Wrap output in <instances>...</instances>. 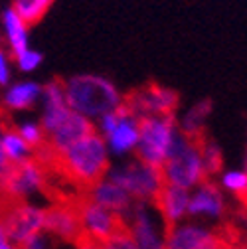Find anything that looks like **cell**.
I'll return each instance as SVG.
<instances>
[{
	"mask_svg": "<svg viewBox=\"0 0 247 249\" xmlns=\"http://www.w3.org/2000/svg\"><path fill=\"white\" fill-rule=\"evenodd\" d=\"M245 170H247V150H245V166H243Z\"/></svg>",
	"mask_w": 247,
	"mask_h": 249,
	"instance_id": "obj_36",
	"label": "cell"
},
{
	"mask_svg": "<svg viewBox=\"0 0 247 249\" xmlns=\"http://www.w3.org/2000/svg\"><path fill=\"white\" fill-rule=\"evenodd\" d=\"M6 127H4V124H2V121H0V135H2V131H4Z\"/></svg>",
	"mask_w": 247,
	"mask_h": 249,
	"instance_id": "obj_35",
	"label": "cell"
},
{
	"mask_svg": "<svg viewBox=\"0 0 247 249\" xmlns=\"http://www.w3.org/2000/svg\"><path fill=\"white\" fill-rule=\"evenodd\" d=\"M178 137L180 129L174 115L141 117V133L135 157L146 164L160 168L172 152Z\"/></svg>",
	"mask_w": 247,
	"mask_h": 249,
	"instance_id": "obj_3",
	"label": "cell"
},
{
	"mask_svg": "<svg viewBox=\"0 0 247 249\" xmlns=\"http://www.w3.org/2000/svg\"><path fill=\"white\" fill-rule=\"evenodd\" d=\"M228 212L226 194L215 182L204 180L194 190H190V204H188V217L190 220H204V222H220Z\"/></svg>",
	"mask_w": 247,
	"mask_h": 249,
	"instance_id": "obj_11",
	"label": "cell"
},
{
	"mask_svg": "<svg viewBox=\"0 0 247 249\" xmlns=\"http://www.w3.org/2000/svg\"><path fill=\"white\" fill-rule=\"evenodd\" d=\"M53 245V237L48 235L46 231H40V233H34L32 237H28L20 249H52Z\"/></svg>",
	"mask_w": 247,
	"mask_h": 249,
	"instance_id": "obj_30",
	"label": "cell"
},
{
	"mask_svg": "<svg viewBox=\"0 0 247 249\" xmlns=\"http://www.w3.org/2000/svg\"><path fill=\"white\" fill-rule=\"evenodd\" d=\"M0 148L6 154V159L10 164H20L28 159L34 157V150L30 146L16 129H4L2 135H0Z\"/></svg>",
	"mask_w": 247,
	"mask_h": 249,
	"instance_id": "obj_22",
	"label": "cell"
},
{
	"mask_svg": "<svg viewBox=\"0 0 247 249\" xmlns=\"http://www.w3.org/2000/svg\"><path fill=\"white\" fill-rule=\"evenodd\" d=\"M123 226L131 233L137 249H166V224L150 202H135Z\"/></svg>",
	"mask_w": 247,
	"mask_h": 249,
	"instance_id": "obj_8",
	"label": "cell"
},
{
	"mask_svg": "<svg viewBox=\"0 0 247 249\" xmlns=\"http://www.w3.org/2000/svg\"><path fill=\"white\" fill-rule=\"evenodd\" d=\"M75 249H103V243H97V241H91L87 237H81L73 243Z\"/></svg>",
	"mask_w": 247,
	"mask_h": 249,
	"instance_id": "obj_31",
	"label": "cell"
},
{
	"mask_svg": "<svg viewBox=\"0 0 247 249\" xmlns=\"http://www.w3.org/2000/svg\"><path fill=\"white\" fill-rule=\"evenodd\" d=\"M16 131H18V135L32 146V150L36 152L38 148H42V146H46V131H44V127H42V123H40V119H24V121H20L16 127H14Z\"/></svg>",
	"mask_w": 247,
	"mask_h": 249,
	"instance_id": "obj_26",
	"label": "cell"
},
{
	"mask_svg": "<svg viewBox=\"0 0 247 249\" xmlns=\"http://www.w3.org/2000/svg\"><path fill=\"white\" fill-rule=\"evenodd\" d=\"M243 247H245V249H247V243H245V245H243Z\"/></svg>",
	"mask_w": 247,
	"mask_h": 249,
	"instance_id": "obj_39",
	"label": "cell"
},
{
	"mask_svg": "<svg viewBox=\"0 0 247 249\" xmlns=\"http://www.w3.org/2000/svg\"><path fill=\"white\" fill-rule=\"evenodd\" d=\"M48 186L46 166L38 159H28L20 164H12L10 170L0 180L2 202H28L42 194Z\"/></svg>",
	"mask_w": 247,
	"mask_h": 249,
	"instance_id": "obj_7",
	"label": "cell"
},
{
	"mask_svg": "<svg viewBox=\"0 0 247 249\" xmlns=\"http://www.w3.org/2000/svg\"><path fill=\"white\" fill-rule=\"evenodd\" d=\"M55 164L79 188H89L111 168V154L99 133H89L66 152L55 157Z\"/></svg>",
	"mask_w": 247,
	"mask_h": 249,
	"instance_id": "obj_2",
	"label": "cell"
},
{
	"mask_svg": "<svg viewBox=\"0 0 247 249\" xmlns=\"http://www.w3.org/2000/svg\"><path fill=\"white\" fill-rule=\"evenodd\" d=\"M55 0H12V6L16 10L18 16H22V20H26L30 26L40 22L48 10L52 8V4Z\"/></svg>",
	"mask_w": 247,
	"mask_h": 249,
	"instance_id": "obj_23",
	"label": "cell"
},
{
	"mask_svg": "<svg viewBox=\"0 0 247 249\" xmlns=\"http://www.w3.org/2000/svg\"><path fill=\"white\" fill-rule=\"evenodd\" d=\"M64 91L70 109L93 123L125 103L121 89L109 77L99 73L71 75L64 81Z\"/></svg>",
	"mask_w": 247,
	"mask_h": 249,
	"instance_id": "obj_1",
	"label": "cell"
},
{
	"mask_svg": "<svg viewBox=\"0 0 247 249\" xmlns=\"http://www.w3.org/2000/svg\"><path fill=\"white\" fill-rule=\"evenodd\" d=\"M103 249H137L131 233L127 231V228L123 226L117 233H113L105 243H103Z\"/></svg>",
	"mask_w": 247,
	"mask_h": 249,
	"instance_id": "obj_28",
	"label": "cell"
},
{
	"mask_svg": "<svg viewBox=\"0 0 247 249\" xmlns=\"http://www.w3.org/2000/svg\"><path fill=\"white\" fill-rule=\"evenodd\" d=\"M139 117H152V115H174L180 105V97L174 89L162 85H148L139 89L137 93L125 101Z\"/></svg>",
	"mask_w": 247,
	"mask_h": 249,
	"instance_id": "obj_12",
	"label": "cell"
},
{
	"mask_svg": "<svg viewBox=\"0 0 247 249\" xmlns=\"http://www.w3.org/2000/svg\"><path fill=\"white\" fill-rule=\"evenodd\" d=\"M0 206H2V190H0Z\"/></svg>",
	"mask_w": 247,
	"mask_h": 249,
	"instance_id": "obj_37",
	"label": "cell"
},
{
	"mask_svg": "<svg viewBox=\"0 0 247 249\" xmlns=\"http://www.w3.org/2000/svg\"><path fill=\"white\" fill-rule=\"evenodd\" d=\"M2 239H6V233H4V228H2V224H0V241Z\"/></svg>",
	"mask_w": 247,
	"mask_h": 249,
	"instance_id": "obj_34",
	"label": "cell"
},
{
	"mask_svg": "<svg viewBox=\"0 0 247 249\" xmlns=\"http://www.w3.org/2000/svg\"><path fill=\"white\" fill-rule=\"evenodd\" d=\"M164 184L178 186L184 190H194L198 184L208 180L202 152H200V139H190L180 133L172 152L160 166Z\"/></svg>",
	"mask_w": 247,
	"mask_h": 249,
	"instance_id": "obj_4",
	"label": "cell"
},
{
	"mask_svg": "<svg viewBox=\"0 0 247 249\" xmlns=\"http://www.w3.org/2000/svg\"><path fill=\"white\" fill-rule=\"evenodd\" d=\"M42 87L44 85H40L32 79H22V81L8 83L4 87V93H2V105L12 113L34 109L40 103Z\"/></svg>",
	"mask_w": 247,
	"mask_h": 249,
	"instance_id": "obj_19",
	"label": "cell"
},
{
	"mask_svg": "<svg viewBox=\"0 0 247 249\" xmlns=\"http://www.w3.org/2000/svg\"><path fill=\"white\" fill-rule=\"evenodd\" d=\"M218 186L224 190V194H231V196L243 198L245 192H247V170L245 168L222 170Z\"/></svg>",
	"mask_w": 247,
	"mask_h": 249,
	"instance_id": "obj_25",
	"label": "cell"
},
{
	"mask_svg": "<svg viewBox=\"0 0 247 249\" xmlns=\"http://www.w3.org/2000/svg\"><path fill=\"white\" fill-rule=\"evenodd\" d=\"M85 196L89 200H93L95 204L111 210L113 213H117L121 220H125V215L131 212V208L135 204V200L109 176H103L95 184H91L85 190Z\"/></svg>",
	"mask_w": 247,
	"mask_h": 249,
	"instance_id": "obj_16",
	"label": "cell"
},
{
	"mask_svg": "<svg viewBox=\"0 0 247 249\" xmlns=\"http://www.w3.org/2000/svg\"><path fill=\"white\" fill-rule=\"evenodd\" d=\"M93 124L95 133L103 137L111 157L125 159L135 154L141 133V117L127 103L111 113H105Z\"/></svg>",
	"mask_w": 247,
	"mask_h": 249,
	"instance_id": "obj_5",
	"label": "cell"
},
{
	"mask_svg": "<svg viewBox=\"0 0 247 249\" xmlns=\"http://www.w3.org/2000/svg\"><path fill=\"white\" fill-rule=\"evenodd\" d=\"M0 32L8 44V52L12 55L20 53L30 46V24L16 14L14 8H6L0 16Z\"/></svg>",
	"mask_w": 247,
	"mask_h": 249,
	"instance_id": "obj_20",
	"label": "cell"
},
{
	"mask_svg": "<svg viewBox=\"0 0 247 249\" xmlns=\"http://www.w3.org/2000/svg\"><path fill=\"white\" fill-rule=\"evenodd\" d=\"M0 249H20V247L14 245V243L8 241V239H2V241H0Z\"/></svg>",
	"mask_w": 247,
	"mask_h": 249,
	"instance_id": "obj_33",
	"label": "cell"
},
{
	"mask_svg": "<svg viewBox=\"0 0 247 249\" xmlns=\"http://www.w3.org/2000/svg\"><path fill=\"white\" fill-rule=\"evenodd\" d=\"M12 53L6 52L4 48H0V87H6L8 83H12Z\"/></svg>",
	"mask_w": 247,
	"mask_h": 249,
	"instance_id": "obj_29",
	"label": "cell"
},
{
	"mask_svg": "<svg viewBox=\"0 0 247 249\" xmlns=\"http://www.w3.org/2000/svg\"><path fill=\"white\" fill-rule=\"evenodd\" d=\"M10 162H8V159H6V154L2 152V148H0V180H2L4 178V174L10 170Z\"/></svg>",
	"mask_w": 247,
	"mask_h": 249,
	"instance_id": "obj_32",
	"label": "cell"
},
{
	"mask_svg": "<svg viewBox=\"0 0 247 249\" xmlns=\"http://www.w3.org/2000/svg\"><path fill=\"white\" fill-rule=\"evenodd\" d=\"M40 123L46 131V137L64 121L71 109L66 101V91H64V81H50L42 87V97H40Z\"/></svg>",
	"mask_w": 247,
	"mask_h": 249,
	"instance_id": "obj_17",
	"label": "cell"
},
{
	"mask_svg": "<svg viewBox=\"0 0 247 249\" xmlns=\"http://www.w3.org/2000/svg\"><path fill=\"white\" fill-rule=\"evenodd\" d=\"M220 235V231L206 226L204 222H194L188 217L166 228V249H204Z\"/></svg>",
	"mask_w": 247,
	"mask_h": 249,
	"instance_id": "obj_14",
	"label": "cell"
},
{
	"mask_svg": "<svg viewBox=\"0 0 247 249\" xmlns=\"http://www.w3.org/2000/svg\"><path fill=\"white\" fill-rule=\"evenodd\" d=\"M200 152H202V162L206 176H215L224 170V152L220 144L210 139H200Z\"/></svg>",
	"mask_w": 247,
	"mask_h": 249,
	"instance_id": "obj_24",
	"label": "cell"
},
{
	"mask_svg": "<svg viewBox=\"0 0 247 249\" xmlns=\"http://www.w3.org/2000/svg\"><path fill=\"white\" fill-rule=\"evenodd\" d=\"M93 131H95L93 121H89L87 117L71 111L46 137V146L50 148V152L53 154V157H59L61 152H66L70 146H73L77 141H81L83 137H87L89 133H93Z\"/></svg>",
	"mask_w": 247,
	"mask_h": 249,
	"instance_id": "obj_15",
	"label": "cell"
},
{
	"mask_svg": "<svg viewBox=\"0 0 247 249\" xmlns=\"http://www.w3.org/2000/svg\"><path fill=\"white\" fill-rule=\"evenodd\" d=\"M188 204H190V190H184L170 184H164L159 196L152 202L166 228L188 220Z\"/></svg>",
	"mask_w": 247,
	"mask_h": 249,
	"instance_id": "obj_18",
	"label": "cell"
},
{
	"mask_svg": "<svg viewBox=\"0 0 247 249\" xmlns=\"http://www.w3.org/2000/svg\"><path fill=\"white\" fill-rule=\"evenodd\" d=\"M77 215L81 226V237H87L97 243H105L113 233H117L123 228V220L117 213L95 204L87 196L77 202Z\"/></svg>",
	"mask_w": 247,
	"mask_h": 249,
	"instance_id": "obj_10",
	"label": "cell"
},
{
	"mask_svg": "<svg viewBox=\"0 0 247 249\" xmlns=\"http://www.w3.org/2000/svg\"><path fill=\"white\" fill-rule=\"evenodd\" d=\"M243 198H245V204H247V192H245V196H243Z\"/></svg>",
	"mask_w": 247,
	"mask_h": 249,
	"instance_id": "obj_38",
	"label": "cell"
},
{
	"mask_svg": "<svg viewBox=\"0 0 247 249\" xmlns=\"http://www.w3.org/2000/svg\"><path fill=\"white\" fill-rule=\"evenodd\" d=\"M212 109H213V103L210 99H202V101L194 103L192 107H188L180 119H176L180 133L190 139H202V133H204L206 123L212 115Z\"/></svg>",
	"mask_w": 247,
	"mask_h": 249,
	"instance_id": "obj_21",
	"label": "cell"
},
{
	"mask_svg": "<svg viewBox=\"0 0 247 249\" xmlns=\"http://www.w3.org/2000/svg\"><path fill=\"white\" fill-rule=\"evenodd\" d=\"M107 176L115 180L135 202H154L160 188L164 186V178L160 168L146 164L137 157L133 160H125L117 166H111Z\"/></svg>",
	"mask_w": 247,
	"mask_h": 249,
	"instance_id": "obj_6",
	"label": "cell"
},
{
	"mask_svg": "<svg viewBox=\"0 0 247 249\" xmlns=\"http://www.w3.org/2000/svg\"><path fill=\"white\" fill-rule=\"evenodd\" d=\"M44 231L52 235L53 239L70 241V243H75L77 239H81L77 204L61 202V204H52L50 208H46Z\"/></svg>",
	"mask_w": 247,
	"mask_h": 249,
	"instance_id": "obj_13",
	"label": "cell"
},
{
	"mask_svg": "<svg viewBox=\"0 0 247 249\" xmlns=\"http://www.w3.org/2000/svg\"><path fill=\"white\" fill-rule=\"evenodd\" d=\"M12 61H14V68L22 73H32L36 71L42 64H44V53L34 50L32 46H28L26 50H22L20 53L12 55Z\"/></svg>",
	"mask_w": 247,
	"mask_h": 249,
	"instance_id": "obj_27",
	"label": "cell"
},
{
	"mask_svg": "<svg viewBox=\"0 0 247 249\" xmlns=\"http://www.w3.org/2000/svg\"><path fill=\"white\" fill-rule=\"evenodd\" d=\"M44 220L46 208L32 202H2L0 206V224L6 239L18 247L34 233L44 231Z\"/></svg>",
	"mask_w": 247,
	"mask_h": 249,
	"instance_id": "obj_9",
	"label": "cell"
}]
</instances>
